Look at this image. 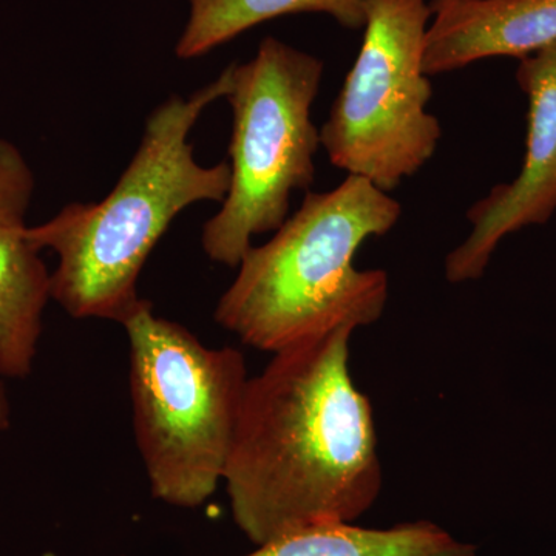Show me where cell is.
Listing matches in <instances>:
<instances>
[{"label": "cell", "mask_w": 556, "mask_h": 556, "mask_svg": "<svg viewBox=\"0 0 556 556\" xmlns=\"http://www.w3.org/2000/svg\"><path fill=\"white\" fill-rule=\"evenodd\" d=\"M354 331L278 351L248 380L223 482L233 522L255 546L354 522L380 495L375 415L350 369Z\"/></svg>", "instance_id": "obj_1"}, {"label": "cell", "mask_w": 556, "mask_h": 556, "mask_svg": "<svg viewBox=\"0 0 556 556\" xmlns=\"http://www.w3.org/2000/svg\"><path fill=\"white\" fill-rule=\"evenodd\" d=\"M229 86L230 64L190 97L172 94L150 113L137 153L104 200L67 204L30 226L35 247L58 255L51 300L68 316L123 324L141 302L139 276L172 222L192 204L225 201L228 161L203 166L189 135Z\"/></svg>", "instance_id": "obj_2"}, {"label": "cell", "mask_w": 556, "mask_h": 556, "mask_svg": "<svg viewBox=\"0 0 556 556\" xmlns=\"http://www.w3.org/2000/svg\"><path fill=\"white\" fill-rule=\"evenodd\" d=\"M401 215L397 200L353 175L329 192L306 193L273 239L241 258L215 321L244 345L270 354L338 328L376 324L386 313L388 274L357 269L354 257L365 241L387 236Z\"/></svg>", "instance_id": "obj_3"}, {"label": "cell", "mask_w": 556, "mask_h": 556, "mask_svg": "<svg viewBox=\"0 0 556 556\" xmlns=\"http://www.w3.org/2000/svg\"><path fill=\"white\" fill-rule=\"evenodd\" d=\"M129 339L135 441L150 493L197 508L217 492L248 383L236 348L204 345L188 328L156 316L141 299L123 321Z\"/></svg>", "instance_id": "obj_4"}, {"label": "cell", "mask_w": 556, "mask_h": 556, "mask_svg": "<svg viewBox=\"0 0 556 556\" xmlns=\"http://www.w3.org/2000/svg\"><path fill=\"white\" fill-rule=\"evenodd\" d=\"M324 72L320 58L274 36L251 61L230 64V185L201 236L212 262L237 268L255 236L287 222L292 192L313 186L320 130L311 112Z\"/></svg>", "instance_id": "obj_5"}, {"label": "cell", "mask_w": 556, "mask_h": 556, "mask_svg": "<svg viewBox=\"0 0 556 556\" xmlns=\"http://www.w3.org/2000/svg\"><path fill=\"white\" fill-rule=\"evenodd\" d=\"M430 21L428 0H368L361 50L320 129L332 166L387 193L422 169L442 138L427 112Z\"/></svg>", "instance_id": "obj_6"}, {"label": "cell", "mask_w": 556, "mask_h": 556, "mask_svg": "<svg viewBox=\"0 0 556 556\" xmlns=\"http://www.w3.org/2000/svg\"><path fill=\"white\" fill-rule=\"evenodd\" d=\"M517 83L529 102L521 169L468 207L470 233L445 257L448 283L478 280L501 241L556 212V42L519 60Z\"/></svg>", "instance_id": "obj_7"}, {"label": "cell", "mask_w": 556, "mask_h": 556, "mask_svg": "<svg viewBox=\"0 0 556 556\" xmlns=\"http://www.w3.org/2000/svg\"><path fill=\"white\" fill-rule=\"evenodd\" d=\"M36 181L14 142L0 138V376L24 379L38 356L51 274L28 237Z\"/></svg>", "instance_id": "obj_8"}, {"label": "cell", "mask_w": 556, "mask_h": 556, "mask_svg": "<svg viewBox=\"0 0 556 556\" xmlns=\"http://www.w3.org/2000/svg\"><path fill=\"white\" fill-rule=\"evenodd\" d=\"M424 68L444 75L490 58H522L556 42V0H431Z\"/></svg>", "instance_id": "obj_9"}, {"label": "cell", "mask_w": 556, "mask_h": 556, "mask_svg": "<svg viewBox=\"0 0 556 556\" xmlns=\"http://www.w3.org/2000/svg\"><path fill=\"white\" fill-rule=\"evenodd\" d=\"M478 547L457 540L437 522H401L368 529L354 522H325L285 533L244 556H477Z\"/></svg>", "instance_id": "obj_10"}, {"label": "cell", "mask_w": 556, "mask_h": 556, "mask_svg": "<svg viewBox=\"0 0 556 556\" xmlns=\"http://www.w3.org/2000/svg\"><path fill=\"white\" fill-rule=\"evenodd\" d=\"M189 20L175 54L189 61L204 56L244 31L289 14H327L348 30H362L368 0H188Z\"/></svg>", "instance_id": "obj_11"}, {"label": "cell", "mask_w": 556, "mask_h": 556, "mask_svg": "<svg viewBox=\"0 0 556 556\" xmlns=\"http://www.w3.org/2000/svg\"><path fill=\"white\" fill-rule=\"evenodd\" d=\"M11 408L9 396H7L5 388L0 382V433L10 427Z\"/></svg>", "instance_id": "obj_12"}, {"label": "cell", "mask_w": 556, "mask_h": 556, "mask_svg": "<svg viewBox=\"0 0 556 556\" xmlns=\"http://www.w3.org/2000/svg\"><path fill=\"white\" fill-rule=\"evenodd\" d=\"M121 556H130V555H121Z\"/></svg>", "instance_id": "obj_13"}]
</instances>
